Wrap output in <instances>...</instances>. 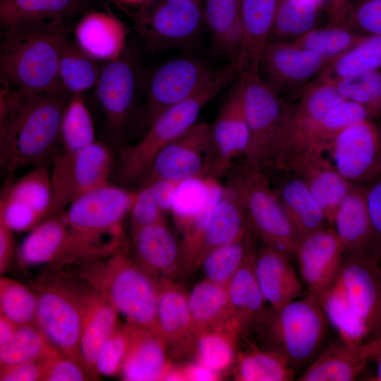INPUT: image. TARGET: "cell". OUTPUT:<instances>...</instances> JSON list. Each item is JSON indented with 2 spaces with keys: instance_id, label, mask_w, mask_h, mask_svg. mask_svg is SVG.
<instances>
[{
  "instance_id": "obj_1",
  "label": "cell",
  "mask_w": 381,
  "mask_h": 381,
  "mask_svg": "<svg viewBox=\"0 0 381 381\" xmlns=\"http://www.w3.org/2000/svg\"><path fill=\"white\" fill-rule=\"evenodd\" d=\"M71 95L63 87L32 94L1 85L0 164L7 178L52 156Z\"/></svg>"
},
{
  "instance_id": "obj_2",
  "label": "cell",
  "mask_w": 381,
  "mask_h": 381,
  "mask_svg": "<svg viewBox=\"0 0 381 381\" xmlns=\"http://www.w3.org/2000/svg\"><path fill=\"white\" fill-rule=\"evenodd\" d=\"M67 31L66 23L2 30L1 85L32 94L63 87L59 76V61Z\"/></svg>"
},
{
  "instance_id": "obj_3",
  "label": "cell",
  "mask_w": 381,
  "mask_h": 381,
  "mask_svg": "<svg viewBox=\"0 0 381 381\" xmlns=\"http://www.w3.org/2000/svg\"><path fill=\"white\" fill-rule=\"evenodd\" d=\"M78 265V277L104 297L127 323L159 335L156 310L160 279L143 268L123 247Z\"/></svg>"
},
{
  "instance_id": "obj_4",
  "label": "cell",
  "mask_w": 381,
  "mask_h": 381,
  "mask_svg": "<svg viewBox=\"0 0 381 381\" xmlns=\"http://www.w3.org/2000/svg\"><path fill=\"white\" fill-rule=\"evenodd\" d=\"M237 73L231 62L215 69L192 95L161 112L138 142L121 152L117 169L119 181L124 184L143 181L157 155L197 123L202 109Z\"/></svg>"
},
{
  "instance_id": "obj_5",
  "label": "cell",
  "mask_w": 381,
  "mask_h": 381,
  "mask_svg": "<svg viewBox=\"0 0 381 381\" xmlns=\"http://www.w3.org/2000/svg\"><path fill=\"white\" fill-rule=\"evenodd\" d=\"M32 289L37 298L35 325L62 354L82 367L80 337L90 287L82 279L76 283L63 274L46 277Z\"/></svg>"
},
{
  "instance_id": "obj_6",
  "label": "cell",
  "mask_w": 381,
  "mask_h": 381,
  "mask_svg": "<svg viewBox=\"0 0 381 381\" xmlns=\"http://www.w3.org/2000/svg\"><path fill=\"white\" fill-rule=\"evenodd\" d=\"M328 323L321 304L306 295L277 311L270 308L254 328L264 332L266 348L279 353L294 368L314 356Z\"/></svg>"
},
{
  "instance_id": "obj_7",
  "label": "cell",
  "mask_w": 381,
  "mask_h": 381,
  "mask_svg": "<svg viewBox=\"0 0 381 381\" xmlns=\"http://www.w3.org/2000/svg\"><path fill=\"white\" fill-rule=\"evenodd\" d=\"M123 246L120 241L100 242L73 230L62 213L50 216L22 241L18 261L24 267L78 264L106 256Z\"/></svg>"
},
{
  "instance_id": "obj_8",
  "label": "cell",
  "mask_w": 381,
  "mask_h": 381,
  "mask_svg": "<svg viewBox=\"0 0 381 381\" xmlns=\"http://www.w3.org/2000/svg\"><path fill=\"white\" fill-rule=\"evenodd\" d=\"M248 224L263 245L294 254L299 236L264 171L246 164L233 181Z\"/></svg>"
},
{
  "instance_id": "obj_9",
  "label": "cell",
  "mask_w": 381,
  "mask_h": 381,
  "mask_svg": "<svg viewBox=\"0 0 381 381\" xmlns=\"http://www.w3.org/2000/svg\"><path fill=\"white\" fill-rule=\"evenodd\" d=\"M344 100L334 84L317 80L305 89L292 107L286 106L284 116L266 167L287 169L308 149L309 140L322 119Z\"/></svg>"
},
{
  "instance_id": "obj_10",
  "label": "cell",
  "mask_w": 381,
  "mask_h": 381,
  "mask_svg": "<svg viewBox=\"0 0 381 381\" xmlns=\"http://www.w3.org/2000/svg\"><path fill=\"white\" fill-rule=\"evenodd\" d=\"M223 188L207 217L185 234L177 277L200 268L212 250L234 241L249 226L241 197L233 182Z\"/></svg>"
},
{
  "instance_id": "obj_11",
  "label": "cell",
  "mask_w": 381,
  "mask_h": 381,
  "mask_svg": "<svg viewBox=\"0 0 381 381\" xmlns=\"http://www.w3.org/2000/svg\"><path fill=\"white\" fill-rule=\"evenodd\" d=\"M137 191L109 183L78 196L62 214L73 230L90 239L114 241H103L107 236L121 239L122 222L130 214Z\"/></svg>"
},
{
  "instance_id": "obj_12",
  "label": "cell",
  "mask_w": 381,
  "mask_h": 381,
  "mask_svg": "<svg viewBox=\"0 0 381 381\" xmlns=\"http://www.w3.org/2000/svg\"><path fill=\"white\" fill-rule=\"evenodd\" d=\"M212 176L210 123L202 122L196 123L157 155L142 184L156 180L183 183Z\"/></svg>"
},
{
  "instance_id": "obj_13",
  "label": "cell",
  "mask_w": 381,
  "mask_h": 381,
  "mask_svg": "<svg viewBox=\"0 0 381 381\" xmlns=\"http://www.w3.org/2000/svg\"><path fill=\"white\" fill-rule=\"evenodd\" d=\"M244 85L246 115L250 141L246 164L263 170L276 140L286 106L259 73L239 72Z\"/></svg>"
},
{
  "instance_id": "obj_14",
  "label": "cell",
  "mask_w": 381,
  "mask_h": 381,
  "mask_svg": "<svg viewBox=\"0 0 381 381\" xmlns=\"http://www.w3.org/2000/svg\"><path fill=\"white\" fill-rule=\"evenodd\" d=\"M138 59L135 50L126 47L119 57L107 61L95 87L107 129L114 135L124 130L133 113L140 84Z\"/></svg>"
},
{
  "instance_id": "obj_15",
  "label": "cell",
  "mask_w": 381,
  "mask_h": 381,
  "mask_svg": "<svg viewBox=\"0 0 381 381\" xmlns=\"http://www.w3.org/2000/svg\"><path fill=\"white\" fill-rule=\"evenodd\" d=\"M337 281L366 340L381 335V267L368 255L346 253Z\"/></svg>"
},
{
  "instance_id": "obj_16",
  "label": "cell",
  "mask_w": 381,
  "mask_h": 381,
  "mask_svg": "<svg viewBox=\"0 0 381 381\" xmlns=\"http://www.w3.org/2000/svg\"><path fill=\"white\" fill-rule=\"evenodd\" d=\"M214 70L191 56L178 57L159 66L146 86L143 119L147 128L164 110L195 92Z\"/></svg>"
},
{
  "instance_id": "obj_17",
  "label": "cell",
  "mask_w": 381,
  "mask_h": 381,
  "mask_svg": "<svg viewBox=\"0 0 381 381\" xmlns=\"http://www.w3.org/2000/svg\"><path fill=\"white\" fill-rule=\"evenodd\" d=\"M326 151L336 169L353 184H365L381 174V126L373 119L343 130Z\"/></svg>"
},
{
  "instance_id": "obj_18",
  "label": "cell",
  "mask_w": 381,
  "mask_h": 381,
  "mask_svg": "<svg viewBox=\"0 0 381 381\" xmlns=\"http://www.w3.org/2000/svg\"><path fill=\"white\" fill-rule=\"evenodd\" d=\"M294 254L307 296L321 304L341 269L345 250L341 241L328 225L300 238Z\"/></svg>"
},
{
  "instance_id": "obj_19",
  "label": "cell",
  "mask_w": 381,
  "mask_h": 381,
  "mask_svg": "<svg viewBox=\"0 0 381 381\" xmlns=\"http://www.w3.org/2000/svg\"><path fill=\"white\" fill-rule=\"evenodd\" d=\"M52 200L50 168L42 164L6 186L0 215L13 231H31L49 217Z\"/></svg>"
},
{
  "instance_id": "obj_20",
  "label": "cell",
  "mask_w": 381,
  "mask_h": 381,
  "mask_svg": "<svg viewBox=\"0 0 381 381\" xmlns=\"http://www.w3.org/2000/svg\"><path fill=\"white\" fill-rule=\"evenodd\" d=\"M204 28L201 0H162L140 24L147 44L155 49L189 44Z\"/></svg>"
},
{
  "instance_id": "obj_21",
  "label": "cell",
  "mask_w": 381,
  "mask_h": 381,
  "mask_svg": "<svg viewBox=\"0 0 381 381\" xmlns=\"http://www.w3.org/2000/svg\"><path fill=\"white\" fill-rule=\"evenodd\" d=\"M327 61L291 42H268L260 57L259 75L279 96L318 76Z\"/></svg>"
},
{
  "instance_id": "obj_22",
  "label": "cell",
  "mask_w": 381,
  "mask_h": 381,
  "mask_svg": "<svg viewBox=\"0 0 381 381\" xmlns=\"http://www.w3.org/2000/svg\"><path fill=\"white\" fill-rule=\"evenodd\" d=\"M234 82L216 119L210 124L213 176L224 173L236 158L245 156L249 145L244 85L240 74Z\"/></svg>"
},
{
  "instance_id": "obj_23",
  "label": "cell",
  "mask_w": 381,
  "mask_h": 381,
  "mask_svg": "<svg viewBox=\"0 0 381 381\" xmlns=\"http://www.w3.org/2000/svg\"><path fill=\"white\" fill-rule=\"evenodd\" d=\"M112 166L113 155L107 145L95 141L85 147L65 175L52 184L53 200L49 217L62 213L83 193L109 183Z\"/></svg>"
},
{
  "instance_id": "obj_24",
  "label": "cell",
  "mask_w": 381,
  "mask_h": 381,
  "mask_svg": "<svg viewBox=\"0 0 381 381\" xmlns=\"http://www.w3.org/2000/svg\"><path fill=\"white\" fill-rule=\"evenodd\" d=\"M157 323L169 356H193L198 332L188 303V293L172 279H160Z\"/></svg>"
},
{
  "instance_id": "obj_25",
  "label": "cell",
  "mask_w": 381,
  "mask_h": 381,
  "mask_svg": "<svg viewBox=\"0 0 381 381\" xmlns=\"http://www.w3.org/2000/svg\"><path fill=\"white\" fill-rule=\"evenodd\" d=\"M381 352V335L357 344L340 339L333 342L312 362L299 381L355 380Z\"/></svg>"
},
{
  "instance_id": "obj_26",
  "label": "cell",
  "mask_w": 381,
  "mask_h": 381,
  "mask_svg": "<svg viewBox=\"0 0 381 381\" xmlns=\"http://www.w3.org/2000/svg\"><path fill=\"white\" fill-rule=\"evenodd\" d=\"M134 260L157 279L177 277L182 246L167 222L138 229L131 233Z\"/></svg>"
},
{
  "instance_id": "obj_27",
  "label": "cell",
  "mask_w": 381,
  "mask_h": 381,
  "mask_svg": "<svg viewBox=\"0 0 381 381\" xmlns=\"http://www.w3.org/2000/svg\"><path fill=\"white\" fill-rule=\"evenodd\" d=\"M323 150H309L287 169L298 174L306 183L331 226L334 212L353 183L334 167ZM286 170V169H285Z\"/></svg>"
},
{
  "instance_id": "obj_28",
  "label": "cell",
  "mask_w": 381,
  "mask_h": 381,
  "mask_svg": "<svg viewBox=\"0 0 381 381\" xmlns=\"http://www.w3.org/2000/svg\"><path fill=\"white\" fill-rule=\"evenodd\" d=\"M287 254L263 245L255 251L253 267L262 296L274 311L300 298L303 284Z\"/></svg>"
},
{
  "instance_id": "obj_29",
  "label": "cell",
  "mask_w": 381,
  "mask_h": 381,
  "mask_svg": "<svg viewBox=\"0 0 381 381\" xmlns=\"http://www.w3.org/2000/svg\"><path fill=\"white\" fill-rule=\"evenodd\" d=\"M128 325V344L119 372L122 380H163L172 363L163 339L147 329Z\"/></svg>"
},
{
  "instance_id": "obj_30",
  "label": "cell",
  "mask_w": 381,
  "mask_h": 381,
  "mask_svg": "<svg viewBox=\"0 0 381 381\" xmlns=\"http://www.w3.org/2000/svg\"><path fill=\"white\" fill-rule=\"evenodd\" d=\"M74 34L77 45L97 61L113 60L127 47L125 27L110 13L87 12L78 23Z\"/></svg>"
},
{
  "instance_id": "obj_31",
  "label": "cell",
  "mask_w": 381,
  "mask_h": 381,
  "mask_svg": "<svg viewBox=\"0 0 381 381\" xmlns=\"http://www.w3.org/2000/svg\"><path fill=\"white\" fill-rule=\"evenodd\" d=\"M277 171L282 176L275 187L272 186L299 238L329 225L325 212L305 181L292 170Z\"/></svg>"
},
{
  "instance_id": "obj_32",
  "label": "cell",
  "mask_w": 381,
  "mask_h": 381,
  "mask_svg": "<svg viewBox=\"0 0 381 381\" xmlns=\"http://www.w3.org/2000/svg\"><path fill=\"white\" fill-rule=\"evenodd\" d=\"M118 311L90 287L87 294L80 337L83 368L91 378L99 377L95 363L100 347L119 325Z\"/></svg>"
},
{
  "instance_id": "obj_33",
  "label": "cell",
  "mask_w": 381,
  "mask_h": 381,
  "mask_svg": "<svg viewBox=\"0 0 381 381\" xmlns=\"http://www.w3.org/2000/svg\"><path fill=\"white\" fill-rule=\"evenodd\" d=\"M331 226L346 253L368 255L373 232L364 184H353L337 208Z\"/></svg>"
},
{
  "instance_id": "obj_34",
  "label": "cell",
  "mask_w": 381,
  "mask_h": 381,
  "mask_svg": "<svg viewBox=\"0 0 381 381\" xmlns=\"http://www.w3.org/2000/svg\"><path fill=\"white\" fill-rule=\"evenodd\" d=\"M279 0H240L243 47L238 72L259 73L262 52L269 41Z\"/></svg>"
},
{
  "instance_id": "obj_35",
  "label": "cell",
  "mask_w": 381,
  "mask_h": 381,
  "mask_svg": "<svg viewBox=\"0 0 381 381\" xmlns=\"http://www.w3.org/2000/svg\"><path fill=\"white\" fill-rule=\"evenodd\" d=\"M202 8L212 47L236 63L243 42L240 0H205Z\"/></svg>"
},
{
  "instance_id": "obj_36",
  "label": "cell",
  "mask_w": 381,
  "mask_h": 381,
  "mask_svg": "<svg viewBox=\"0 0 381 381\" xmlns=\"http://www.w3.org/2000/svg\"><path fill=\"white\" fill-rule=\"evenodd\" d=\"M86 0H1L0 27L66 23L80 11Z\"/></svg>"
},
{
  "instance_id": "obj_37",
  "label": "cell",
  "mask_w": 381,
  "mask_h": 381,
  "mask_svg": "<svg viewBox=\"0 0 381 381\" xmlns=\"http://www.w3.org/2000/svg\"><path fill=\"white\" fill-rule=\"evenodd\" d=\"M95 141L94 121L83 94L71 95L64 111L59 140L52 162L70 164L80 152Z\"/></svg>"
},
{
  "instance_id": "obj_38",
  "label": "cell",
  "mask_w": 381,
  "mask_h": 381,
  "mask_svg": "<svg viewBox=\"0 0 381 381\" xmlns=\"http://www.w3.org/2000/svg\"><path fill=\"white\" fill-rule=\"evenodd\" d=\"M255 251L227 284L231 320L242 334L253 329L267 310L254 272Z\"/></svg>"
},
{
  "instance_id": "obj_39",
  "label": "cell",
  "mask_w": 381,
  "mask_h": 381,
  "mask_svg": "<svg viewBox=\"0 0 381 381\" xmlns=\"http://www.w3.org/2000/svg\"><path fill=\"white\" fill-rule=\"evenodd\" d=\"M188 303L198 334L231 322L227 284L205 278L188 293Z\"/></svg>"
},
{
  "instance_id": "obj_40",
  "label": "cell",
  "mask_w": 381,
  "mask_h": 381,
  "mask_svg": "<svg viewBox=\"0 0 381 381\" xmlns=\"http://www.w3.org/2000/svg\"><path fill=\"white\" fill-rule=\"evenodd\" d=\"M241 332L231 321L198 332L193 356L195 361L222 374L234 364Z\"/></svg>"
},
{
  "instance_id": "obj_41",
  "label": "cell",
  "mask_w": 381,
  "mask_h": 381,
  "mask_svg": "<svg viewBox=\"0 0 381 381\" xmlns=\"http://www.w3.org/2000/svg\"><path fill=\"white\" fill-rule=\"evenodd\" d=\"M381 68V36L365 35L357 44L329 61L318 80L335 83Z\"/></svg>"
},
{
  "instance_id": "obj_42",
  "label": "cell",
  "mask_w": 381,
  "mask_h": 381,
  "mask_svg": "<svg viewBox=\"0 0 381 381\" xmlns=\"http://www.w3.org/2000/svg\"><path fill=\"white\" fill-rule=\"evenodd\" d=\"M238 381H290L294 379V368L279 353L267 348L250 346L238 351L233 365Z\"/></svg>"
},
{
  "instance_id": "obj_43",
  "label": "cell",
  "mask_w": 381,
  "mask_h": 381,
  "mask_svg": "<svg viewBox=\"0 0 381 381\" xmlns=\"http://www.w3.org/2000/svg\"><path fill=\"white\" fill-rule=\"evenodd\" d=\"M325 0H279L268 42H293L315 28Z\"/></svg>"
},
{
  "instance_id": "obj_44",
  "label": "cell",
  "mask_w": 381,
  "mask_h": 381,
  "mask_svg": "<svg viewBox=\"0 0 381 381\" xmlns=\"http://www.w3.org/2000/svg\"><path fill=\"white\" fill-rule=\"evenodd\" d=\"M253 231L250 224L237 238L210 252L202 261L205 278L217 283L228 284L231 278L255 251Z\"/></svg>"
},
{
  "instance_id": "obj_45",
  "label": "cell",
  "mask_w": 381,
  "mask_h": 381,
  "mask_svg": "<svg viewBox=\"0 0 381 381\" xmlns=\"http://www.w3.org/2000/svg\"><path fill=\"white\" fill-rule=\"evenodd\" d=\"M101 68L97 61L66 38L59 61V76L61 86L71 95L83 94L95 87Z\"/></svg>"
},
{
  "instance_id": "obj_46",
  "label": "cell",
  "mask_w": 381,
  "mask_h": 381,
  "mask_svg": "<svg viewBox=\"0 0 381 381\" xmlns=\"http://www.w3.org/2000/svg\"><path fill=\"white\" fill-rule=\"evenodd\" d=\"M365 35L345 24L329 23L325 27L312 29L291 42L316 53L328 63Z\"/></svg>"
},
{
  "instance_id": "obj_47",
  "label": "cell",
  "mask_w": 381,
  "mask_h": 381,
  "mask_svg": "<svg viewBox=\"0 0 381 381\" xmlns=\"http://www.w3.org/2000/svg\"><path fill=\"white\" fill-rule=\"evenodd\" d=\"M58 350L35 325H21L13 338L0 346V366L40 359Z\"/></svg>"
},
{
  "instance_id": "obj_48",
  "label": "cell",
  "mask_w": 381,
  "mask_h": 381,
  "mask_svg": "<svg viewBox=\"0 0 381 381\" xmlns=\"http://www.w3.org/2000/svg\"><path fill=\"white\" fill-rule=\"evenodd\" d=\"M374 119L362 105L344 99L332 107L313 131L308 149L326 151L334 138L346 128L360 121Z\"/></svg>"
},
{
  "instance_id": "obj_49",
  "label": "cell",
  "mask_w": 381,
  "mask_h": 381,
  "mask_svg": "<svg viewBox=\"0 0 381 381\" xmlns=\"http://www.w3.org/2000/svg\"><path fill=\"white\" fill-rule=\"evenodd\" d=\"M37 298L33 289L7 277L0 279L1 314L16 323L35 325Z\"/></svg>"
},
{
  "instance_id": "obj_50",
  "label": "cell",
  "mask_w": 381,
  "mask_h": 381,
  "mask_svg": "<svg viewBox=\"0 0 381 381\" xmlns=\"http://www.w3.org/2000/svg\"><path fill=\"white\" fill-rule=\"evenodd\" d=\"M333 84L344 99L362 105L373 119L381 116V68Z\"/></svg>"
},
{
  "instance_id": "obj_51",
  "label": "cell",
  "mask_w": 381,
  "mask_h": 381,
  "mask_svg": "<svg viewBox=\"0 0 381 381\" xmlns=\"http://www.w3.org/2000/svg\"><path fill=\"white\" fill-rule=\"evenodd\" d=\"M128 339V324H119L97 353L95 368L98 375L111 376L119 373L127 351Z\"/></svg>"
},
{
  "instance_id": "obj_52",
  "label": "cell",
  "mask_w": 381,
  "mask_h": 381,
  "mask_svg": "<svg viewBox=\"0 0 381 381\" xmlns=\"http://www.w3.org/2000/svg\"><path fill=\"white\" fill-rule=\"evenodd\" d=\"M344 24L364 35L381 36V0L351 3Z\"/></svg>"
},
{
  "instance_id": "obj_53",
  "label": "cell",
  "mask_w": 381,
  "mask_h": 381,
  "mask_svg": "<svg viewBox=\"0 0 381 381\" xmlns=\"http://www.w3.org/2000/svg\"><path fill=\"white\" fill-rule=\"evenodd\" d=\"M131 233L143 227L165 222L166 213L161 209L147 186L142 185L130 214Z\"/></svg>"
},
{
  "instance_id": "obj_54",
  "label": "cell",
  "mask_w": 381,
  "mask_h": 381,
  "mask_svg": "<svg viewBox=\"0 0 381 381\" xmlns=\"http://www.w3.org/2000/svg\"><path fill=\"white\" fill-rule=\"evenodd\" d=\"M43 381H83L91 378L78 363L56 350L40 359Z\"/></svg>"
},
{
  "instance_id": "obj_55",
  "label": "cell",
  "mask_w": 381,
  "mask_h": 381,
  "mask_svg": "<svg viewBox=\"0 0 381 381\" xmlns=\"http://www.w3.org/2000/svg\"><path fill=\"white\" fill-rule=\"evenodd\" d=\"M364 185L373 232L368 256L378 262L381 259V174Z\"/></svg>"
},
{
  "instance_id": "obj_56",
  "label": "cell",
  "mask_w": 381,
  "mask_h": 381,
  "mask_svg": "<svg viewBox=\"0 0 381 381\" xmlns=\"http://www.w3.org/2000/svg\"><path fill=\"white\" fill-rule=\"evenodd\" d=\"M43 368L40 359L1 367V381L42 380Z\"/></svg>"
},
{
  "instance_id": "obj_57",
  "label": "cell",
  "mask_w": 381,
  "mask_h": 381,
  "mask_svg": "<svg viewBox=\"0 0 381 381\" xmlns=\"http://www.w3.org/2000/svg\"><path fill=\"white\" fill-rule=\"evenodd\" d=\"M181 183L156 180L142 185L147 186L161 209L167 213L171 211Z\"/></svg>"
},
{
  "instance_id": "obj_58",
  "label": "cell",
  "mask_w": 381,
  "mask_h": 381,
  "mask_svg": "<svg viewBox=\"0 0 381 381\" xmlns=\"http://www.w3.org/2000/svg\"><path fill=\"white\" fill-rule=\"evenodd\" d=\"M13 231L0 215V272L4 273L8 267L14 251Z\"/></svg>"
},
{
  "instance_id": "obj_59",
  "label": "cell",
  "mask_w": 381,
  "mask_h": 381,
  "mask_svg": "<svg viewBox=\"0 0 381 381\" xmlns=\"http://www.w3.org/2000/svg\"><path fill=\"white\" fill-rule=\"evenodd\" d=\"M184 381H215L222 378V374L194 361L181 365Z\"/></svg>"
},
{
  "instance_id": "obj_60",
  "label": "cell",
  "mask_w": 381,
  "mask_h": 381,
  "mask_svg": "<svg viewBox=\"0 0 381 381\" xmlns=\"http://www.w3.org/2000/svg\"><path fill=\"white\" fill-rule=\"evenodd\" d=\"M327 1L329 23L343 24L351 4L350 0H327Z\"/></svg>"
},
{
  "instance_id": "obj_61",
  "label": "cell",
  "mask_w": 381,
  "mask_h": 381,
  "mask_svg": "<svg viewBox=\"0 0 381 381\" xmlns=\"http://www.w3.org/2000/svg\"><path fill=\"white\" fill-rule=\"evenodd\" d=\"M18 325L0 315V346L9 341L14 336Z\"/></svg>"
},
{
  "instance_id": "obj_62",
  "label": "cell",
  "mask_w": 381,
  "mask_h": 381,
  "mask_svg": "<svg viewBox=\"0 0 381 381\" xmlns=\"http://www.w3.org/2000/svg\"><path fill=\"white\" fill-rule=\"evenodd\" d=\"M375 361H376V369L372 380L381 381V352Z\"/></svg>"
},
{
  "instance_id": "obj_63",
  "label": "cell",
  "mask_w": 381,
  "mask_h": 381,
  "mask_svg": "<svg viewBox=\"0 0 381 381\" xmlns=\"http://www.w3.org/2000/svg\"><path fill=\"white\" fill-rule=\"evenodd\" d=\"M119 1L126 3V4H138L145 3L149 0H119Z\"/></svg>"
},
{
  "instance_id": "obj_64",
  "label": "cell",
  "mask_w": 381,
  "mask_h": 381,
  "mask_svg": "<svg viewBox=\"0 0 381 381\" xmlns=\"http://www.w3.org/2000/svg\"><path fill=\"white\" fill-rule=\"evenodd\" d=\"M377 263L380 265V267H381V259L380 260V261Z\"/></svg>"
}]
</instances>
